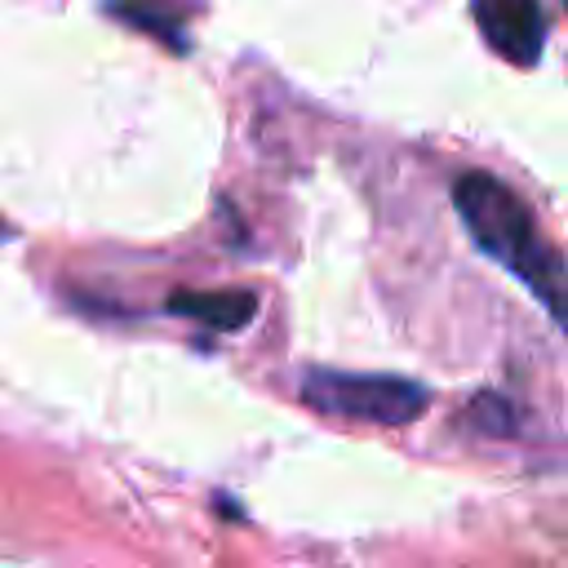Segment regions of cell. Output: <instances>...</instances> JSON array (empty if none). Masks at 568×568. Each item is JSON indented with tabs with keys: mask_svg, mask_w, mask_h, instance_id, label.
Here are the masks:
<instances>
[{
	"mask_svg": "<svg viewBox=\"0 0 568 568\" xmlns=\"http://www.w3.org/2000/svg\"><path fill=\"white\" fill-rule=\"evenodd\" d=\"M453 204H457L470 240L479 244V253H488L510 275H519L532 288V297L550 311V320H559L568 333V271H564L559 253L537 235L519 195L488 173H466L453 186Z\"/></svg>",
	"mask_w": 568,
	"mask_h": 568,
	"instance_id": "cell-1",
	"label": "cell"
},
{
	"mask_svg": "<svg viewBox=\"0 0 568 568\" xmlns=\"http://www.w3.org/2000/svg\"><path fill=\"white\" fill-rule=\"evenodd\" d=\"M306 404L359 422H382V426H404L426 408V386L408 377H386V373H337V368H311L302 382Z\"/></svg>",
	"mask_w": 568,
	"mask_h": 568,
	"instance_id": "cell-2",
	"label": "cell"
},
{
	"mask_svg": "<svg viewBox=\"0 0 568 568\" xmlns=\"http://www.w3.org/2000/svg\"><path fill=\"white\" fill-rule=\"evenodd\" d=\"M475 22L501 58L519 67H532L541 58L546 13L537 0H475Z\"/></svg>",
	"mask_w": 568,
	"mask_h": 568,
	"instance_id": "cell-3",
	"label": "cell"
},
{
	"mask_svg": "<svg viewBox=\"0 0 568 568\" xmlns=\"http://www.w3.org/2000/svg\"><path fill=\"white\" fill-rule=\"evenodd\" d=\"M169 306L200 324H213V328H240L253 320L257 297L244 288H217V293H178V297H169Z\"/></svg>",
	"mask_w": 568,
	"mask_h": 568,
	"instance_id": "cell-4",
	"label": "cell"
},
{
	"mask_svg": "<svg viewBox=\"0 0 568 568\" xmlns=\"http://www.w3.org/2000/svg\"><path fill=\"white\" fill-rule=\"evenodd\" d=\"M564 9H568V0H564Z\"/></svg>",
	"mask_w": 568,
	"mask_h": 568,
	"instance_id": "cell-5",
	"label": "cell"
}]
</instances>
